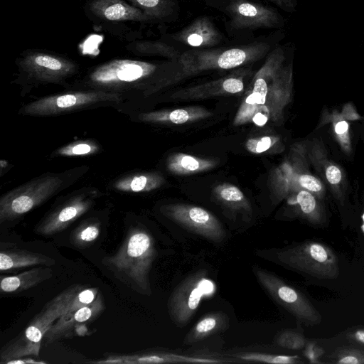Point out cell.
<instances>
[{"instance_id": "obj_24", "label": "cell", "mask_w": 364, "mask_h": 364, "mask_svg": "<svg viewBox=\"0 0 364 364\" xmlns=\"http://www.w3.org/2000/svg\"><path fill=\"white\" fill-rule=\"evenodd\" d=\"M164 183V178L159 173H132L113 183V188L122 192H148L154 191Z\"/></svg>"}, {"instance_id": "obj_43", "label": "cell", "mask_w": 364, "mask_h": 364, "mask_svg": "<svg viewBox=\"0 0 364 364\" xmlns=\"http://www.w3.org/2000/svg\"><path fill=\"white\" fill-rule=\"evenodd\" d=\"M361 230L363 233L364 234V213L362 215V225H361Z\"/></svg>"}, {"instance_id": "obj_38", "label": "cell", "mask_w": 364, "mask_h": 364, "mask_svg": "<svg viewBox=\"0 0 364 364\" xmlns=\"http://www.w3.org/2000/svg\"><path fill=\"white\" fill-rule=\"evenodd\" d=\"M326 177L331 184L336 185L341 181V171L336 166L330 165L326 169Z\"/></svg>"}, {"instance_id": "obj_3", "label": "cell", "mask_w": 364, "mask_h": 364, "mask_svg": "<svg viewBox=\"0 0 364 364\" xmlns=\"http://www.w3.org/2000/svg\"><path fill=\"white\" fill-rule=\"evenodd\" d=\"M156 256L154 240L145 229H130L117 252L103 263L124 284L146 295L151 293L149 272Z\"/></svg>"}, {"instance_id": "obj_26", "label": "cell", "mask_w": 364, "mask_h": 364, "mask_svg": "<svg viewBox=\"0 0 364 364\" xmlns=\"http://www.w3.org/2000/svg\"><path fill=\"white\" fill-rule=\"evenodd\" d=\"M125 48L139 56H160L179 61L181 53L176 47L164 41L136 40L129 42Z\"/></svg>"}, {"instance_id": "obj_16", "label": "cell", "mask_w": 364, "mask_h": 364, "mask_svg": "<svg viewBox=\"0 0 364 364\" xmlns=\"http://www.w3.org/2000/svg\"><path fill=\"white\" fill-rule=\"evenodd\" d=\"M104 309V300L100 294L90 304L68 313L57 319L46 332L43 341L47 343H51L74 335V331H77L80 328L86 330V325L95 319ZM77 333L79 334L78 331Z\"/></svg>"}, {"instance_id": "obj_32", "label": "cell", "mask_w": 364, "mask_h": 364, "mask_svg": "<svg viewBox=\"0 0 364 364\" xmlns=\"http://www.w3.org/2000/svg\"><path fill=\"white\" fill-rule=\"evenodd\" d=\"M275 343L282 347L291 350H301L306 344L303 334L292 330H285L275 337Z\"/></svg>"}, {"instance_id": "obj_30", "label": "cell", "mask_w": 364, "mask_h": 364, "mask_svg": "<svg viewBox=\"0 0 364 364\" xmlns=\"http://www.w3.org/2000/svg\"><path fill=\"white\" fill-rule=\"evenodd\" d=\"M100 150V146L91 139H84L74 141L55 150L53 153L56 156H90L96 154Z\"/></svg>"}, {"instance_id": "obj_39", "label": "cell", "mask_w": 364, "mask_h": 364, "mask_svg": "<svg viewBox=\"0 0 364 364\" xmlns=\"http://www.w3.org/2000/svg\"><path fill=\"white\" fill-rule=\"evenodd\" d=\"M283 11L288 13H293L296 11L298 5L297 0H268Z\"/></svg>"}, {"instance_id": "obj_6", "label": "cell", "mask_w": 364, "mask_h": 364, "mask_svg": "<svg viewBox=\"0 0 364 364\" xmlns=\"http://www.w3.org/2000/svg\"><path fill=\"white\" fill-rule=\"evenodd\" d=\"M271 46L267 42L235 46L190 49L181 53L182 71L179 79L209 70H228L255 63L265 57Z\"/></svg>"}, {"instance_id": "obj_33", "label": "cell", "mask_w": 364, "mask_h": 364, "mask_svg": "<svg viewBox=\"0 0 364 364\" xmlns=\"http://www.w3.org/2000/svg\"><path fill=\"white\" fill-rule=\"evenodd\" d=\"M332 360L338 364H364V350L354 348H341L332 355Z\"/></svg>"}, {"instance_id": "obj_7", "label": "cell", "mask_w": 364, "mask_h": 364, "mask_svg": "<svg viewBox=\"0 0 364 364\" xmlns=\"http://www.w3.org/2000/svg\"><path fill=\"white\" fill-rule=\"evenodd\" d=\"M84 12L95 27L128 42L141 39L142 27L153 23L126 0H87Z\"/></svg>"}, {"instance_id": "obj_8", "label": "cell", "mask_w": 364, "mask_h": 364, "mask_svg": "<svg viewBox=\"0 0 364 364\" xmlns=\"http://www.w3.org/2000/svg\"><path fill=\"white\" fill-rule=\"evenodd\" d=\"M125 98L120 94L100 90H71L43 97L23 105L18 114L50 117L104 105H119Z\"/></svg>"}, {"instance_id": "obj_14", "label": "cell", "mask_w": 364, "mask_h": 364, "mask_svg": "<svg viewBox=\"0 0 364 364\" xmlns=\"http://www.w3.org/2000/svg\"><path fill=\"white\" fill-rule=\"evenodd\" d=\"M233 31H252L259 28H281L284 20L277 10L251 0H230L223 9Z\"/></svg>"}, {"instance_id": "obj_28", "label": "cell", "mask_w": 364, "mask_h": 364, "mask_svg": "<svg viewBox=\"0 0 364 364\" xmlns=\"http://www.w3.org/2000/svg\"><path fill=\"white\" fill-rule=\"evenodd\" d=\"M300 215L313 225H320L325 223L323 215L315 198L309 191H300L296 197Z\"/></svg>"}, {"instance_id": "obj_29", "label": "cell", "mask_w": 364, "mask_h": 364, "mask_svg": "<svg viewBox=\"0 0 364 364\" xmlns=\"http://www.w3.org/2000/svg\"><path fill=\"white\" fill-rule=\"evenodd\" d=\"M100 229L101 223L97 218H89L72 232L70 242L79 247H87L98 238Z\"/></svg>"}, {"instance_id": "obj_31", "label": "cell", "mask_w": 364, "mask_h": 364, "mask_svg": "<svg viewBox=\"0 0 364 364\" xmlns=\"http://www.w3.org/2000/svg\"><path fill=\"white\" fill-rule=\"evenodd\" d=\"M237 358L245 361L274 364H297L301 363L300 358L297 355H272L255 352L241 353L237 355Z\"/></svg>"}, {"instance_id": "obj_9", "label": "cell", "mask_w": 364, "mask_h": 364, "mask_svg": "<svg viewBox=\"0 0 364 364\" xmlns=\"http://www.w3.org/2000/svg\"><path fill=\"white\" fill-rule=\"evenodd\" d=\"M277 261L291 269L320 279H333L339 275L337 255L328 245L306 241L275 252Z\"/></svg>"}, {"instance_id": "obj_25", "label": "cell", "mask_w": 364, "mask_h": 364, "mask_svg": "<svg viewBox=\"0 0 364 364\" xmlns=\"http://www.w3.org/2000/svg\"><path fill=\"white\" fill-rule=\"evenodd\" d=\"M216 162L211 159H201L186 154L177 153L168 157L167 170L176 175H190L213 168Z\"/></svg>"}, {"instance_id": "obj_41", "label": "cell", "mask_w": 364, "mask_h": 364, "mask_svg": "<svg viewBox=\"0 0 364 364\" xmlns=\"http://www.w3.org/2000/svg\"><path fill=\"white\" fill-rule=\"evenodd\" d=\"M348 130V124L346 121H339L335 125V132L338 136L346 134Z\"/></svg>"}, {"instance_id": "obj_12", "label": "cell", "mask_w": 364, "mask_h": 364, "mask_svg": "<svg viewBox=\"0 0 364 364\" xmlns=\"http://www.w3.org/2000/svg\"><path fill=\"white\" fill-rule=\"evenodd\" d=\"M215 284L204 272L183 279L173 291L168 300L169 316L178 327L186 326L196 311L201 299L212 296Z\"/></svg>"}, {"instance_id": "obj_36", "label": "cell", "mask_w": 364, "mask_h": 364, "mask_svg": "<svg viewBox=\"0 0 364 364\" xmlns=\"http://www.w3.org/2000/svg\"><path fill=\"white\" fill-rule=\"evenodd\" d=\"M304 348V354L310 363H322L319 359L325 353L323 348L314 342L306 343Z\"/></svg>"}, {"instance_id": "obj_4", "label": "cell", "mask_w": 364, "mask_h": 364, "mask_svg": "<svg viewBox=\"0 0 364 364\" xmlns=\"http://www.w3.org/2000/svg\"><path fill=\"white\" fill-rule=\"evenodd\" d=\"M77 167L62 173H43L14 189L0 198V223L19 218L69 187L86 171Z\"/></svg>"}, {"instance_id": "obj_10", "label": "cell", "mask_w": 364, "mask_h": 364, "mask_svg": "<svg viewBox=\"0 0 364 364\" xmlns=\"http://www.w3.org/2000/svg\"><path fill=\"white\" fill-rule=\"evenodd\" d=\"M252 269L257 280L271 297L298 321L310 326L321 322V314L299 290L266 269L257 266Z\"/></svg>"}, {"instance_id": "obj_21", "label": "cell", "mask_w": 364, "mask_h": 364, "mask_svg": "<svg viewBox=\"0 0 364 364\" xmlns=\"http://www.w3.org/2000/svg\"><path fill=\"white\" fill-rule=\"evenodd\" d=\"M100 294L99 289L96 287L77 284L64 290L50 301L60 308L63 316L90 304Z\"/></svg>"}, {"instance_id": "obj_13", "label": "cell", "mask_w": 364, "mask_h": 364, "mask_svg": "<svg viewBox=\"0 0 364 364\" xmlns=\"http://www.w3.org/2000/svg\"><path fill=\"white\" fill-rule=\"evenodd\" d=\"M102 193L93 187H84L63 198L38 223L37 234L53 235L68 227L90 210Z\"/></svg>"}, {"instance_id": "obj_11", "label": "cell", "mask_w": 364, "mask_h": 364, "mask_svg": "<svg viewBox=\"0 0 364 364\" xmlns=\"http://www.w3.org/2000/svg\"><path fill=\"white\" fill-rule=\"evenodd\" d=\"M62 315L60 308L49 301L23 331L1 348L0 363L6 364L9 360L28 355L38 356L46 332Z\"/></svg>"}, {"instance_id": "obj_22", "label": "cell", "mask_w": 364, "mask_h": 364, "mask_svg": "<svg viewBox=\"0 0 364 364\" xmlns=\"http://www.w3.org/2000/svg\"><path fill=\"white\" fill-rule=\"evenodd\" d=\"M229 326L230 318L225 313L210 312L202 317L188 332L184 343H196L211 335L227 330Z\"/></svg>"}, {"instance_id": "obj_2", "label": "cell", "mask_w": 364, "mask_h": 364, "mask_svg": "<svg viewBox=\"0 0 364 364\" xmlns=\"http://www.w3.org/2000/svg\"><path fill=\"white\" fill-rule=\"evenodd\" d=\"M285 54L278 46L267 55L253 77L250 92L241 103L233 120L235 126L252 122L256 113L276 122L287 104L291 87V64L284 65Z\"/></svg>"}, {"instance_id": "obj_40", "label": "cell", "mask_w": 364, "mask_h": 364, "mask_svg": "<svg viewBox=\"0 0 364 364\" xmlns=\"http://www.w3.org/2000/svg\"><path fill=\"white\" fill-rule=\"evenodd\" d=\"M348 337L353 341L364 346V329H357L348 334Z\"/></svg>"}, {"instance_id": "obj_35", "label": "cell", "mask_w": 364, "mask_h": 364, "mask_svg": "<svg viewBox=\"0 0 364 364\" xmlns=\"http://www.w3.org/2000/svg\"><path fill=\"white\" fill-rule=\"evenodd\" d=\"M242 74L236 73L224 78L223 88L226 93L236 94L243 90L244 83Z\"/></svg>"}, {"instance_id": "obj_18", "label": "cell", "mask_w": 364, "mask_h": 364, "mask_svg": "<svg viewBox=\"0 0 364 364\" xmlns=\"http://www.w3.org/2000/svg\"><path fill=\"white\" fill-rule=\"evenodd\" d=\"M55 263L53 258L41 253L14 246L1 247L0 270L2 272L36 265L51 266Z\"/></svg>"}, {"instance_id": "obj_20", "label": "cell", "mask_w": 364, "mask_h": 364, "mask_svg": "<svg viewBox=\"0 0 364 364\" xmlns=\"http://www.w3.org/2000/svg\"><path fill=\"white\" fill-rule=\"evenodd\" d=\"M53 269L46 266L36 267L16 275L1 277V292L4 294L18 293L29 289L53 276Z\"/></svg>"}, {"instance_id": "obj_34", "label": "cell", "mask_w": 364, "mask_h": 364, "mask_svg": "<svg viewBox=\"0 0 364 364\" xmlns=\"http://www.w3.org/2000/svg\"><path fill=\"white\" fill-rule=\"evenodd\" d=\"M278 139L273 136H262L259 138L250 139L245 144L246 149L254 154H260L267 151Z\"/></svg>"}, {"instance_id": "obj_19", "label": "cell", "mask_w": 364, "mask_h": 364, "mask_svg": "<svg viewBox=\"0 0 364 364\" xmlns=\"http://www.w3.org/2000/svg\"><path fill=\"white\" fill-rule=\"evenodd\" d=\"M211 114L198 107L142 112L138 119L144 122L181 124L205 118Z\"/></svg>"}, {"instance_id": "obj_15", "label": "cell", "mask_w": 364, "mask_h": 364, "mask_svg": "<svg viewBox=\"0 0 364 364\" xmlns=\"http://www.w3.org/2000/svg\"><path fill=\"white\" fill-rule=\"evenodd\" d=\"M161 212L174 223L206 240L219 242L226 237L220 220L200 207L183 203L169 204L161 207Z\"/></svg>"}, {"instance_id": "obj_37", "label": "cell", "mask_w": 364, "mask_h": 364, "mask_svg": "<svg viewBox=\"0 0 364 364\" xmlns=\"http://www.w3.org/2000/svg\"><path fill=\"white\" fill-rule=\"evenodd\" d=\"M301 186L311 192L318 193L322 191L321 181L313 176L303 174L298 178Z\"/></svg>"}, {"instance_id": "obj_23", "label": "cell", "mask_w": 364, "mask_h": 364, "mask_svg": "<svg viewBox=\"0 0 364 364\" xmlns=\"http://www.w3.org/2000/svg\"><path fill=\"white\" fill-rule=\"evenodd\" d=\"M141 10L153 23L176 21L179 11L178 0H126Z\"/></svg>"}, {"instance_id": "obj_17", "label": "cell", "mask_w": 364, "mask_h": 364, "mask_svg": "<svg viewBox=\"0 0 364 364\" xmlns=\"http://www.w3.org/2000/svg\"><path fill=\"white\" fill-rule=\"evenodd\" d=\"M171 38L192 49H204L217 46L224 41L225 38L208 16H200L172 33Z\"/></svg>"}, {"instance_id": "obj_5", "label": "cell", "mask_w": 364, "mask_h": 364, "mask_svg": "<svg viewBox=\"0 0 364 364\" xmlns=\"http://www.w3.org/2000/svg\"><path fill=\"white\" fill-rule=\"evenodd\" d=\"M17 73L14 82L29 92L41 85L56 84L70 87L68 80L80 70L79 64L58 53L43 49H28L16 60Z\"/></svg>"}, {"instance_id": "obj_42", "label": "cell", "mask_w": 364, "mask_h": 364, "mask_svg": "<svg viewBox=\"0 0 364 364\" xmlns=\"http://www.w3.org/2000/svg\"><path fill=\"white\" fill-rule=\"evenodd\" d=\"M18 363H45L44 361H38V360H32V359H27V358H23L22 359V358H17V359H14V360H9L6 363V364H18Z\"/></svg>"}, {"instance_id": "obj_27", "label": "cell", "mask_w": 364, "mask_h": 364, "mask_svg": "<svg viewBox=\"0 0 364 364\" xmlns=\"http://www.w3.org/2000/svg\"><path fill=\"white\" fill-rule=\"evenodd\" d=\"M214 193L220 202L236 210L250 213V206L243 193L235 186L224 183L218 186Z\"/></svg>"}, {"instance_id": "obj_1", "label": "cell", "mask_w": 364, "mask_h": 364, "mask_svg": "<svg viewBox=\"0 0 364 364\" xmlns=\"http://www.w3.org/2000/svg\"><path fill=\"white\" fill-rule=\"evenodd\" d=\"M181 71L179 61L112 59L89 68L70 87L116 92L125 98L139 91L148 95L169 82L178 80Z\"/></svg>"}]
</instances>
